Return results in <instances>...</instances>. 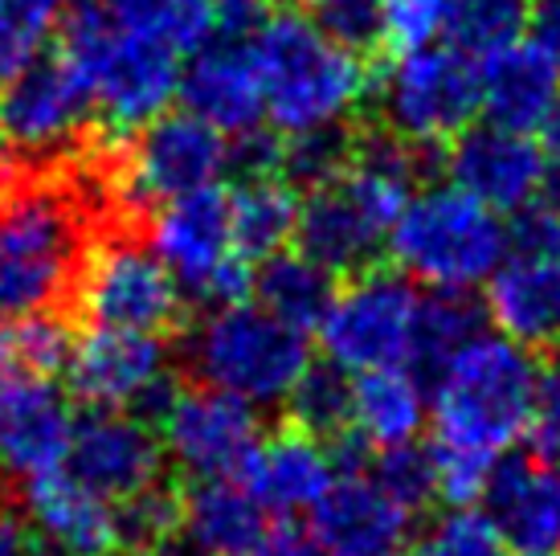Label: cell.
Segmentation results:
<instances>
[{
	"instance_id": "obj_42",
	"label": "cell",
	"mask_w": 560,
	"mask_h": 556,
	"mask_svg": "<svg viewBox=\"0 0 560 556\" xmlns=\"http://www.w3.org/2000/svg\"><path fill=\"white\" fill-rule=\"evenodd\" d=\"M508 254L560 258V209L548 201H528L508 221Z\"/></svg>"
},
{
	"instance_id": "obj_31",
	"label": "cell",
	"mask_w": 560,
	"mask_h": 556,
	"mask_svg": "<svg viewBox=\"0 0 560 556\" xmlns=\"http://www.w3.org/2000/svg\"><path fill=\"white\" fill-rule=\"evenodd\" d=\"M98 4L119 30L152 37L172 54L201 49L218 30V13L209 0H98Z\"/></svg>"
},
{
	"instance_id": "obj_39",
	"label": "cell",
	"mask_w": 560,
	"mask_h": 556,
	"mask_svg": "<svg viewBox=\"0 0 560 556\" xmlns=\"http://www.w3.org/2000/svg\"><path fill=\"white\" fill-rule=\"evenodd\" d=\"M70 348H74V336L58 311H37V315H25L16 320L13 327V364H21L25 372H37V377H58L70 360Z\"/></svg>"
},
{
	"instance_id": "obj_2",
	"label": "cell",
	"mask_w": 560,
	"mask_h": 556,
	"mask_svg": "<svg viewBox=\"0 0 560 556\" xmlns=\"http://www.w3.org/2000/svg\"><path fill=\"white\" fill-rule=\"evenodd\" d=\"M249 54L262 82L266 119L282 136L312 131V127H340L352 111L369 99L373 78L364 58L336 46L307 13L279 9L254 25Z\"/></svg>"
},
{
	"instance_id": "obj_25",
	"label": "cell",
	"mask_w": 560,
	"mask_h": 556,
	"mask_svg": "<svg viewBox=\"0 0 560 556\" xmlns=\"http://www.w3.org/2000/svg\"><path fill=\"white\" fill-rule=\"evenodd\" d=\"M560 94V70L536 42L515 37L508 46L482 54L479 62V111L487 124L536 131L552 99Z\"/></svg>"
},
{
	"instance_id": "obj_47",
	"label": "cell",
	"mask_w": 560,
	"mask_h": 556,
	"mask_svg": "<svg viewBox=\"0 0 560 556\" xmlns=\"http://www.w3.org/2000/svg\"><path fill=\"white\" fill-rule=\"evenodd\" d=\"M262 556H327V553L312 541V536H299V532H275Z\"/></svg>"
},
{
	"instance_id": "obj_44",
	"label": "cell",
	"mask_w": 560,
	"mask_h": 556,
	"mask_svg": "<svg viewBox=\"0 0 560 556\" xmlns=\"http://www.w3.org/2000/svg\"><path fill=\"white\" fill-rule=\"evenodd\" d=\"M528 30H532V42L545 49L560 70V0H540L528 13Z\"/></svg>"
},
{
	"instance_id": "obj_10",
	"label": "cell",
	"mask_w": 560,
	"mask_h": 556,
	"mask_svg": "<svg viewBox=\"0 0 560 556\" xmlns=\"http://www.w3.org/2000/svg\"><path fill=\"white\" fill-rule=\"evenodd\" d=\"M381 115L409 143H446L479 115V62L451 42L405 49L381 78Z\"/></svg>"
},
{
	"instance_id": "obj_37",
	"label": "cell",
	"mask_w": 560,
	"mask_h": 556,
	"mask_svg": "<svg viewBox=\"0 0 560 556\" xmlns=\"http://www.w3.org/2000/svg\"><path fill=\"white\" fill-rule=\"evenodd\" d=\"M413 556H512L491 516L470 503H454L446 516L421 532Z\"/></svg>"
},
{
	"instance_id": "obj_18",
	"label": "cell",
	"mask_w": 560,
	"mask_h": 556,
	"mask_svg": "<svg viewBox=\"0 0 560 556\" xmlns=\"http://www.w3.org/2000/svg\"><path fill=\"white\" fill-rule=\"evenodd\" d=\"M482 511L520 556L560 553V459L503 454L482 483Z\"/></svg>"
},
{
	"instance_id": "obj_24",
	"label": "cell",
	"mask_w": 560,
	"mask_h": 556,
	"mask_svg": "<svg viewBox=\"0 0 560 556\" xmlns=\"http://www.w3.org/2000/svg\"><path fill=\"white\" fill-rule=\"evenodd\" d=\"M275 516L234 479H197L180 499V532L197 556H262Z\"/></svg>"
},
{
	"instance_id": "obj_30",
	"label": "cell",
	"mask_w": 560,
	"mask_h": 556,
	"mask_svg": "<svg viewBox=\"0 0 560 556\" xmlns=\"http://www.w3.org/2000/svg\"><path fill=\"white\" fill-rule=\"evenodd\" d=\"M487 311L470 291H430L418 294V315H413V340H409V360L405 369H413L430 385L438 369L451 360L463 344H470L482 332Z\"/></svg>"
},
{
	"instance_id": "obj_3",
	"label": "cell",
	"mask_w": 560,
	"mask_h": 556,
	"mask_svg": "<svg viewBox=\"0 0 560 556\" xmlns=\"http://www.w3.org/2000/svg\"><path fill=\"white\" fill-rule=\"evenodd\" d=\"M91 250V217L74 188L16 181L0 201V315L58 311Z\"/></svg>"
},
{
	"instance_id": "obj_35",
	"label": "cell",
	"mask_w": 560,
	"mask_h": 556,
	"mask_svg": "<svg viewBox=\"0 0 560 556\" xmlns=\"http://www.w3.org/2000/svg\"><path fill=\"white\" fill-rule=\"evenodd\" d=\"M376 487L389 495L397 508H405L409 516L425 511L438 499V466L434 454L418 442H401V447L376 450L373 471Z\"/></svg>"
},
{
	"instance_id": "obj_51",
	"label": "cell",
	"mask_w": 560,
	"mask_h": 556,
	"mask_svg": "<svg viewBox=\"0 0 560 556\" xmlns=\"http://www.w3.org/2000/svg\"><path fill=\"white\" fill-rule=\"evenodd\" d=\"M16 9H33V13H42L37 4H30V0H0V16H9V13H16ZM42 16H49V13H42ZM54 21V16H49Z\"/></svg>"
},
{
	"instance_id": "obj_52",
	"label": "cell",
	"mask_w": 560,
	"mask_h": 556,
	"mask_svg": "<svg viewBox=\"0 0 560 556\" xmlns=\"http://www.w3.org/2000/svg\"><path fill=\"white\" fill-rule=\"evenodd\" d=\"M30 4H37V9H42V13H49V16H58L62 9H70L74 0H30Z\"/></svg>"
},
{
	"instance_id": "obj_9",
	"label": "cell",
	"mask_w": 560,
	"mask_h": 556,
	"mask_svg": "<svg viewBox=\"0 0 560 556\" xmlns=\"http://www.w3.org/2000/svg\"><path fill=\"white\" fill-rule=\"evenodd\" d=\"M418 315V287L397 266H364L357 278L331 294L324 320L315 324L327 364L343 372L393 369L409 360Z\"/></svg>"
},
{
	"instance_id": "obj_26",
	"label": "cell",
	"mask_w": 560,
	"mask_h": 556,
	"mask_svg": "<svg viewBox=\"0 0 560 556\" xmlns=\"http://www.w3.org/2000/svg\"><path fill=\"white\" fill-rule=\"evenodd\" d=\"M295 242L327 275H357L376 263L385 230L364 213V205L340 181H331L324 188H312L307 201L299 205Z\"/></svg>"
},
{
	"instance_id": "obj_11",
	"label": "cell",
	"mask_w": 560,
	"mask_h": 556,
	"mask_svg": "<svg viewBox=\"0 0 560 556\" xmlns=\"http://www.w3.org/2000/svg\"><path fill=\"white\" fill-rule=\"evenodd\" d=\"M82 320L91 327H124L164 336L185 311V291L152 246L115 238L91 246L74 282Z\"/></svg>"
},
{
	"instance_id": "obj_4",
	"label": "cell",
	"mask_w": 560,
	"mask_h": 556,
	"mask_svg": "<svg viewBox=\"0 0 560 556\" xmlns=\"http://www.w3.org/2000/svg\"><path fill=\"white\" fill-rule=\"evenodd\" d=\"M58 58L86 82L94 111L115 136H136L172 107L180 54L119 30L98 0H74L58 21Z\"/></svg>"
},
{
	"instance_id": "obj_40",
	"label": "cell",
	"mask_w": 560,
	"mask_h": 556,
	"mask_svg": "<svg viewBox=\"0 0 560 556\" xmlns=\"http://www.w3.org/2000/svg\"><path fill=\"white\" fill-rule=\"evenodd\" d=\"M381 13H385V46L405 54L442 37L446 0H381Z\"/></svg>"
},
{
	"instance_id": "obj_7",
	"label": "cell",
	"mask_w": 560,
	"mask_h": 556,
	"mask_svg": "<svg viewBox=\"0 0 560 556\" xmlns=\"http://www.w3.org/2000/svg\"><path fill=\"white\" fill-rule=\"evenodd\" d=\"M148 246L180 282L185 299L225 308L249 294V263L234 250L230 193L221 185L160 201L148 221Z\"/></svg>"
},
{
	"instance_id": "obj_33",
	"label": "cell",
	"mask_w": 560,
	"mask_h": 556,
	"mask_svg": "<svg viewBox=\"0 0 560 556\" xmlns=\"http://www.w3.org/2000/svg\"><path fill=\"white\" fill-rule=\"evenodd\" d=\"M287 414L291 426L315 433V438H336L348 430V405H352V372L336 364H307V372L287 393Z\"/></svg>"
},
{
	"instance_id": "obj_21",
	"label": "cell",
	"mask_w": 560,
	"mask_h": 556,
	"mask_svg": "<svg viewBox=\"0 0 560 556\" xmlns=\"http://www.w3.org/2000/svg\"><path fill=\"white\" fill-rule=\"evenodd\" d=\"M409 511L397 508L364 471H343L312 508V541L327 556H385L409 536Z\"/></svg>"
},
{
	"instance_id": "obj_13",
	"label": "cell",
	"mask_w": 560,
	"mask_h": 556,
	"mask_svg": "<svg viewBox=\"0 0 560 556\" xmlns=\"http://www.w3.org/2000/svg\"><path fill=\"white\" fill-rule=\"evenodd\" d=\"M70 393L91 409H143L156 417L168 402V348L152 332L91 327L66 360ZM140 414V417H143Z\"/></svg>"
},
{
	"instance_id": "obj_32",
	"label": "cell",
	"mask_w": 560,
	"mask_h": 556,
	"mask_svg": "<svg viewBox=\"0 0 560 556\" xmlns=\"http://www.w3.org/2000/svg\"><path fill=\"white\" fill-rule=\"evenodd\" d=\"M532 0H446V25L442 37L451 46L482 58L491 49L508 46L528 30Z\"/></svg>"
},
{
	"instance_id": "obj_20",
	"label": "cell",
	"mask_w": 560,
	"mask_h": 556,
	"mask_svg": "<svg viewBox=\"0 0 560 556\" xmlns=\"http://www.w3.org/2000/svg\"><path fill=\"white\" fill-rule=\"evenodd\" d=\"M176 99L185 103L188 115L218 127L221 136H242L262 127V82L249 42H234L230 33L225 42L209 37L201 49H192L188 66H180L176 78Z\"/></svg>"
},
{
	"instance_id": "obj_41",
	"label": "cell",
	"mask_w": 560,
	"mask_h": 556,
	"mask_svg": "<svg viewBox=\"0 0 560 556\" xmlns=\"http://www.w3.org/2000/svg\"><path fill=\"white\" fill-rule=\"evenodd\" d=\"M524 433L532 438L536 454L560 459V360H548L545 369H536Z\"/></svg>"
},
{
	"instance_id": "obj_5",
	"label": "cell",
	"mask_w": 560,
	"mask_h": 556,
	"mask_svg": "<svg viewBox=\"0 0 560 556\" xmlns=\"http://www.w3.org/2000/svg\"><path fill=\"white\" fill-rule=\"evenodd\" d=\"M393 266L430 291H470L508 258V225L454 185L413 193L385 233Z\"/></svg>"
},
{
	"instance_id": "obj_6",
	"label": "cell",
	"mask_w": 560,
	"mask_h": 556,
	"mask_svg": "<svg viewBox=\"0 0 560 556\" xmlns=\"http://www.w3.org/2000/svg\"><path fill=\"white\" fill-rule=\"evenodd\" d=\"M188 372L221 393H234L242 402L282 405L295 381L312 364L307 332L282 324L258 303H225L209 308L205 320L185 340Z\"/></svg>"
},
{
	"instance_id": "obj_36",
	"label": "cell",
	"mask_w": 560,
	"mask_h": 556,
	"mask_svg": "<svg viewBox=\"0 0 560 556\" xmlns=\"http://www.w3.org/2000/svg\"><path fill=\"white\" fill-rule=\"evenodd\" d=\"M115 528H119V553L143 556L180 532V499L164 483H152L140 495L115 503Z\"/></svg>"
},
{
	"instance_id": "obj_43",
	"label": "cell",
	"mask_w": 560,
	"mask_h": 556,
	"mask_svg": "<svg viewBox=\"0 0 560 556\" xmlns=\"http://www.w3.org/2000/svg\"><path fill=\"white\" fill-rule=\"evenodd\" d=\"M230 169H234L242 181H246V176H270V172H279V139L258 131V127L234 136Z\"/></svg>"
},
{
	"instance_id": "obj_34",
	"label": "cell",
	"mask_w": 560,
	"mask_h": 556,
	"mask_svg": "<svg viewBox=\"0 0 560 556\" xmlns=\"http://www.w3.org/2000/svg\"><path fill=\"white\" fill-rule=\"evenodd\" d=\"M352 155V136L340 127H312V131H291L279 143V172L287 185L299 193L331 185Z\"/></svg>"
},
{
	"instance_id": "obj_19",
	"label": "cell",
	"mask_w": 560,
	"mask_h": 556,
	"mask_svg": "<svg viewBox=\"0 0 560 556\" xmlns=\"http://www.w3.org/2000/svg\"><path fill=\"white\" fill-rule=\"evenodd\" d=\"M21 503L37 556H119L115 503L62 466L21 483Z\"/></svg>"
},
{
	"instance_id": "obj_15",
	"label": "cell",
	"mask_w": 560,
	"mask_h": 556,
	"mask_svg": "<svg viewBox=\"0 0 560 556\" xmlns=\"http://www.w3.org/2000/svg\"><path fill=\"white\" fill-rule=\"evenodd\" d=\"M62 471L110 503L140 495L164 475V447L148 417L127 409H91L74 417Z\"/></svg>"
},
{
	"instance_id": "obj_45",
	"label": "cell",
	"mask_w": 560,
	"mask_h": 556,
	"mask_svg": "<svg viewBox=\"0 0 560 556\" xmlns=\"http://www.w3.org/2000/svg\"><path fill=\"white\" fill-rule=\"evenodd\" d=\"M218 25L230 33H249L266 13H270V0H209Z\"/></svg>"
},
{
	"instance_id": "obj_27",
	"label": "cell",
	"mask_w": 560,
	"mask_h": 556,
	"mask_svg": "<svg viewBox=\"0 0 560 556\" xmlns=\"http://www.w3.org/2000/svg\"><path fill=\"white\" fill-rule=\"evenodd\" d=\"M430 417V393L413 369L352 372V405H348V430L357 433L369 450L418 442Z\"/></svg>"
},
{
	"instance_id": "obj_14",
	"label": "cell",
	"mask_w": 560,
	"mask_h": 556,
	"mask_svg": "<svg viewBox=\"0 0 560 556\" xmlns=\"http://www.w3.org/2000/svg\"><path fill=\"white\" fill-rule=\"evenodd\" d=\"M91 91L66 58H33L0 82V148L9 155H54L70 148L91 119Z\"/></svg>"
},
{
	"instance_id": "obj_46",
	"label": "cell",
	"mask_w": 560,
	"mask_h": 556,
	"mask_svg": "<svg viewBox=\"0 0 560 556\" xmlns=\"http://www.w3.org/2000/svg\"><path fill=\"white\" fill-rule=\"evenodd\" d=\"M0 556H37V544H33L25 520L4 503H0Z\"/></svg>"
},
{
	"instance_id": "obj_1",
	"label": "cell",
	"mask_w": 560,
	"mask_h": 556,
	"mask_svg": "<svg viewBox=\"0 0 560 556\" xmlns=\"http://www.w3.org/2000/svg\"><path fill=\"white\" fill-rule=\"evenodd\" d=\"M536 385L532 348L508 336L479 332L438 369L430 381L438 495L451 503H475L491 466L524 438Z\"/></svg>"
},
{
	"instance_id": "obj_8",
	"label": "cell",
	"mask_w": 560,
	"mask_h": 556,
	"mask_svg": "<svg viewBox=\"0 0 560 556\" xmlns=\"http://www.w3.org/2000/svg\"><path fill=\"white\" fill-rule=\"evenodd\" d=\"M225 172L230 136H221L218 127L188 111H164L152 124H143L131 143L115 148L110 193L124 209H148L197 188L221 185Z\"/></svg>"
},
{
	"instance_id": "obj_38",
	"label": "cell",
	"mask_w": 560,
	"mask_h": 556,
	"mask_svg": "<svg viewBox=\"0 0 560 556\" xmlns=\"http://www.w3.org/2000/svg\"><path fill=\"white\" fill-rule=\"evenodd\" d=\"M307 16L343 46L348 54H373L385 46V13L381 0H307Z\"/></svg>"
},
{
	"instance_id": "obj_12",
	"label": "cell",
	"mask_w": 560,
	"mask_h": 556,
	"mask_svg": "<svg viewBox=\"0 0 560 556\" xmlns=\"http://www.w3.org/2000/svg\"><path fill=\"white\" fill-rule=\"evenodd\" d=\"M160 421V447L192 479H234L262 438L258 409L213 385L172 389Z\"/></svg>"
},
{
	"instance_id": "obj_49",
	"label": "cell",
	"mask_w": 560,
	"mask_h": 556,
	"mask_svg": "<svg viewBox=\"0 0 560 556\" xmlns=\"http://www.w3.org/2000/svg\"><path fill=\"white\" fill-rule=\"evenodd\" d=\"M21 181V169H16V155H9L4 148H0V201L9 197V188Z\"/></svg>"
},
{
	"instance_id": "obj_28",
	"label": "cell",
	"mask_w": 560,
	"mask_h": 556,
	"mask_svg": "<svg viewBox=\"0 0 560 556\" xmlns=\"http://www.w3.org/2000/svg\"><path fill=\"white\" fill-rule=\"evenodd\" d=\"M249 294L282 324L315 332L336 294V275H327L303 250H275L258 258V266H249Z\"/></svg>"
},
{
	"instance_id": "obj_50",
	"label": "cell",
	"mask_w": 560,
	"mask_h": 556,
	"mask_svg": "<svg viewBox=\"0 0 560 556\" xmlns=\"http://www.w3.org/2000/svg\"><path fill=\"white\" fill-rule=\"evenodd\" d=\"M13 369V327L0 315V377Z\"/></svg>"
},
{
	"instance_id": "obj_29",
	"label": "cell",
	"mask_w": 560,
	"mask_h": 556,
	"mask_svg": "<svg viewBox=\"0 0 560 556\" xmlns=\"http://www.w3.org/2000/svg\"><path fill=\"white\" fill-rule=\"evenodd\" d=\"M303 193L295 185L270 176H246L242 185L230 193V233H234V250L242 258H266L275 250H287L295 242V221Z\"/></svg>"
},
{
	"instance_id": "obj_22",
	"label": "cell",
	"mask_w": 560,
	"mask_h": 556,
	"mask_svg": "<svg viewBox=\"0 0 560 556\" xmlns=\"http://www.w3.org/2000/svg\"><path fill=\"white\" fill-rule=\"evenodd\" d=\"M237 475H242V487L270 516H299L319 503V495L331 487L340 471L324 438L287 426L279 433L258 438Z\"/></svg>"
},
{
	"instance_id": "obj_17",
	"label": "cell",
	"mask_w": 560,
	"mask_h": 556,
	"mask_svg": "<svg viewBox=\"0 0 560 556\" xmlns=\"http://www.w3.org/2000/svg\"><path fill=\"white\" fill-rule=\"evenodd\" d=\"M446 176L454 188H463L479 205L495 213H515L528 201L548 176V160L532 131H512L499 124H470L458 136H451L446 148Z\"/></svg>"
},
{
	"instance_id": "obj_16",
	"label": "cell",
	"mask_w": 560,
	"mask_h": 556,
	"mask_svg": "<svg viewBox=\"0 0 560 556\" xmlns=\"http://www.w3.org/2000/svg\"><path fill=\"white\" fill-rule=\"evenodd\" d=\"M70 430L74 409L54 377L25 369L0 377V479L21 487L58 471L66 463Z\"/></svg>"
},
{
	"instance_id": "obj_23",
	"label": "cell",
	"mask_w": 560,
	"mask_h": 556,
	"mask_svg": "<svg viewBox=\"0 0 560 556\" xmlns=\"http://www.w3.org/2000/svg\"><path fill=\"white\" fill-rule=\"evenodd\" d=\"M487 320L520 348L560 344V258L508 254L487 282Z\"/></svg>"
},
{
	"instance_id": "obj_48",
	"label": "cell",
	"mask_w": 560,
	"mask_h": 556,
	"mask_svg": "<svg viewBox=\"0 0 560 556\" xmlns=\"http://www.w3.org/2000/svg\"><path fill=\"white\" fill-rule=\"evenodd\" d=\"M540 152H545V160L552 164V169H560V94L552 99V107L545 111V119H540Z\"/></svg>"
}]
</instances>
